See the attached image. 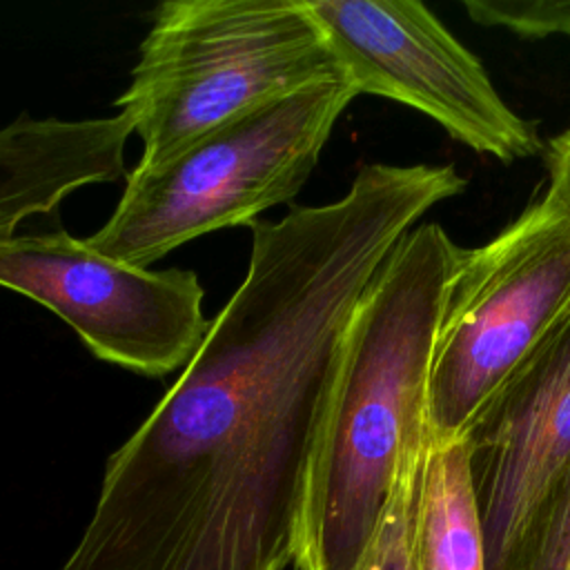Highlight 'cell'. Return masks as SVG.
<instances>
[{
    "instance_id": "6da1fadb",
    "label": "cell",
    "mask_w": 570,
    "mask_h": 570,
    "mask_svg": "<svg viewBox=\"0 0 570 570\" xmlns=\"http://www.w3.org/2000/svg\"><path fill=\"white\" fill-rule=\"evenodd\" d=\"M454 165H363L325 205L254 220L247 274L107 459L62 570H285L352 312L394 245L461 194Z\"/></svg>"
},
{
    "instance_id": "7a4b0ae2",
    "label": "cell",
    "mask_w": 570,
    "mask_h": 570,
    "mask_svg": "<svg viewBox=\"0 0 570 570\" xmlns=\"http://www.w3.org/2000/svg\"><path fill=\"white\" fill-rule=\"evenodd\" d=\"M461 249L439 223H419L358 298L307 485L298 570L356 568L405 452L430 436L432 356Z\"/></svg>"
},
{
    "instance_id": "3957f363",
    "label": "cell",
    "mask_w": 570,
    "mask_h": 570,
    "mask_svg": "<svg viewBox=\"0 0 570 570\" xmlns=\"http://www.w3.org/2000/svg\"><path fill=\"white\" fill-rule=\"evenodd\" d=\"M345 78L307 0H167L116 100L158 165L214 129Z\"/></svg>"
},
{
    "instance_id": "277c9868",
    "label": "cell",
    "mask_w": 570,
    "mask_h": 570,
    "mask_svg": "<svg viewBox=\"0 0 570 570\" xmlns=\"http://www.w3.org/2000/svg\"><path fill=\"white\" fill-rule=\"evenodd\" d=\"M356 96L345 78L325 80L214 129L158 165H136L111 216L87 243L149 267L191 238L252 225L301 191Z\"/></svg>"
},
{
    "instance_id": "5b68a950",
    "label": "cell",
    "mask_w": 570,
    "mask_h": 570,
    "mask_svg": "<svg viewBox=\"0 0 570 570\" xmlns=\"http://www.w3.org/2000/svg\"><path fill=\"white\" fill-rule=\"evenodd\" d=\"M570 309V205L550 189L488 243L461 249L428 390L430 443L479 414Z\"/></svg>"
},
{
    "instance_id": "8992f818",
    "label": "cell",
    "mask_w": 570,
    "mask_h": 570,
    "mask_svg": "<svg viewBox=\"0 0 570 570\" xmlns=\"http://www.w3.org/2000/svg\"><path fill=\"white\" fill-rule=\"evenodd\" d=\"M0 287L49 307L98 358L145 376L185 367L212 325L196 272L127 265L65 229L0 240Z\"/></svg>"
},
{
    "instance_id": "52a82bcc",
    "label": "cell",
    "mask_w": 570,
    "mask_h": 570,
    "mask_svg": "<svg viewBox=\"0 0 570 570\" xmlns=\"http://www.w3.org/2000/svg\"><path fill=\"white\" fill-rule=\"evenodd\" d=\"M356 94L407 105L461 145L523 160L543 151L534 122L499 96L476 56L414 0H307Z\"/></svg>"
},
{
    "instance_id": "ba28073f",
    "label": "cell",
    "mask_w": 570,
    "mask_h": 570,
    "mask_svg": "<svg viewBox=\"0 0 570 570\" xmlns=\"http://www.w3.org/2000/svg\"><path fill=\"white\" fill-rule=\"evenodd\" d=\"M488 570H514L554 485L570 470V309L465 434Z\"/></svg>"
},
{
    "instance_id": "9c48e42d",
    "label": "cell",
    "mask_w": 570,
    "mask_h": 570,
    "mask_svg": "<svg viewBox=\"0 0 570 570\" xmlns=\"http://www.w3.org/2000/svg\"><path fill=\"white\" fill-rule=\"evenodd\" d=\"M127 114L60 120L22 114L0 127V240L22 220L53 212L71 191L125 174Z\"/></svg>"
},
{
    "instance_id": "30bf717a",
    "label": "cell",
    "mask_w": 570,
    "mask_h": 570,
    "mask_svg": "<svg viewBox=\"0 0 570 570\" xmlns=\"http://www.w3.org/2000/svg\"><path fill=\"white\" fill-rule=\"evenodd\" d=\"M416 570H488L465 439L428 443L412 508Z\"/></svg>"
},
{
    "instance_id": "8fae6325",
    "label": "cell",
    "mask_w": 570,
    "mask_h": 570,
    "mask_svg": "<svg viewBox=\"0 0 570 570\" xmlns=\"http://www.w3.org/2000/svg\"><path fill=\"white\" fill-rule=\"evenodd\" d=\"M430 436L410 445L379 528L354 570H416L412 559V508Z\"/></svg>"
},
{
    "instance_id": "7c38bea8",
    "label": "cell",
    "mask_w": 570,
    "mask_h": 570,
    "mask_svg": "<svg viewBox=\"0 0 570 570\" xmlns=\"http://www.w3.org/2000/svg\"><path fill=\"white\" fill-rule=\"evenodd\" d=\"M463 9L472 22L519 38H570V0H463Z\"/></svg>"
},
{
    "instance_id": "4fadbf2b",
    "label": "cell",
    "mask_w": 570,
    "mask_h": 570,
    "mask_svg": "<svg viewBox=\"0 0 570 570\" xmlns=\"http://www.w3.org/2000/svg\"><path fill=\"white\" fill-rule=\"evenodd\" d=\"M514 570H570V470L541 505Z\"/></svg>"
},
{
    "instance_id": "5bb4252c",
    "label": "cell",
    "mask_w": 570,
    "mask_h": 570,
    "mask_svg": "<svg viewBox=\"0 0 570 570\" xmlns=\"http://www.w3.org/2000/svg\"><path fill=\"white\" fill-rule=\"evenodd\" d=\"M548 189L570 205V129L548 142Z\"/></svg>"
}]
</instances>
